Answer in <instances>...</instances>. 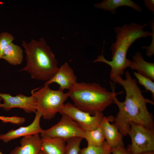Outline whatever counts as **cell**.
I'll use <instances>...</instances> for the list:
<instances>
[{"mask_svg": "<svg viewBox=\"0 0 154 154\" xmlns=\"http://www.w3.org/2000/svg\"><path fill=\"white\" fill-rule=\"evenodd\" d=\"M125 76V79L120 76L115 80V83L123 88L126 95L125 100L121 102L117 99V94L114 95L113 103L119 110L115 117H111L110 121L114 122L123 136L128 135L131 122L154 129L153 116L146 106L148 103L153 105V101L144 97L137 80L131 77L129 71H126Z\"/></svg>", "mask_w": 154, "mask_h": 154, "instance_id": "cell-1", "label": "cell"}, {"mask_svg": "<svg viewBox=\"0 0 154 154\" xmlns=\"http://www.w3.org/2000/svg\"><path fill=\"white\" fill-rule=\"evenodd\" d=\"M149 23L141 25L131 23L115 27L116 40L110 47L112 60H107L102 53L93 61V63L102 62L110 67V78L114 83L117 78L123 74L125 69L129 67L131 60L127 58V54L131 45L139 38L152 36V32L143 30Z\"/></svg>", "mask_w": 154, "mask_h": 154, "instance_id": "cell-2", "label": "cell"}, {"mask_svg": "<svg viewBox=\"0 0 154 154\" xmlns=\"http://www.w3.org/2000/svg\"><path fill=\"white\" fill-rule=\"evenodd\" d=\"M26 64L19 71L28 73L31 78L46 81L52 78L59 68L55 56L43 38L38 40L31 39L27 42L22 40Z\"/></svg>", "mask_w": 154, "mask_h": 154, "instance_id": "cell-3", "label": "cell"}, {"mask_svg": "<svg viewBox=\"0 0 154 154\" xmlns=\"http://www.w3.org/2000/svg\"><path fill=\"white\" fill-rule=\"evenodd\" d=\"M112 92L98 83L76 82L67 92L74 105L80 110L94 115L102 112L113 103L114 84L110 82Z\"/></svg>", "mask_w": 154, "mask_h": 154, "instance_id": "cell-4", "label": "cell"}, {"mask_svg": "<svg viewBox=\"0 0 154 154\" xmlns=\"http://www.w3.org/2000/svg\"><path fill=\"white\" fill-rule=\"evenodd\" d=\"M31 95L35 98L37 111L44 119L50 120L59 112L64 102L68 97L67 93L58 89H51L48 85L31 91Z\"/></svg>", "mask_w": 154, "mask_h": 154, "instance_id": "cell-5", "label": "cell"}, {"mask_svg": "<svg viewBox=\"0 0 154 154\" xmlns=\"http://www.w3.org/2000/svg\"><path fill=\"white\" fill-rule=\"evenodd\" d=\"M128 132L131 144L127 148L131 154L154 151V129L133 122L130 124Z\"/></svg>", "mask_w": 154, "mask_h": 154, "instance_id": "cell-6", "label": "cell"}, {"mask_svg": "<svg viewBox=\"0 0 154 154\" xmlns=\"http://www.w3.org/2000/svg\"><path fill=\"white\" fill-rule=\"evenodd\" d=\"M60 121L40 133L41 138H56L66 141L75 137H84L85 131L68 116L62 114Z\"/></svg>", "mask_w": 154, "mask_h": 154, "instance_id": "cell-7", "label": "cell"}, {"mask_svg": "<svg viewBox=\"0 0 154 154\" xmlns=\"http://www.w3.org/2000/svg\"><path fill=\"white\" fill-rule=\"evenodd\" d=\"M59 113L68 116L77 123L84 131L98 128L104 116L103 112H97L94 115H91L80 110L70 103L64 104Z\"/></svg>", "mask_w": 154, "mask_h": 154, "instance_id": "cell-8", "label": "cell"}, {"mask_svg": "<svg viewBox=\"0 0 154 154\" xmlns=\"http://www.w3.org/2000/svg\"><path fill=\"white\" fill-rule=\"evenodd\" d=\"M0 97L3 102L1 108L5 111L18 108L28 113H35L37 111L36 100L32 95L28 96L20 94L14 96L9 94L1 93Z\"/></svg>", "mask_w": 154, "mask_h": 154, "instance_id": "cell-9", "label": "cell"}, {"mask_svg": "<svg viewBox=\"0 0 154 154\" xmlns=\"http://www.w3.org/2000/svg\"><path fill=\"white\" fill-rule=\"evenodd\" d=\"M35 114L34 119L31 124L16 129H11L5 133L0 134V140L4 143H7L21 137L40 134L43 130L40 125L42 115L38 111Z\"/></svg>", "mask_w": 154, "mask_h": 154, "instance_id": "cell-10", "label": "cell"}, {"mask_svg": "<svg viewBox=\"0 0 154 154\" xmlns=\"http://www.w3.org/2000/svg\"><path fill=\"white\" fill-rule=\"evenodd\" d=\"M77 78L68 63L65 62L60 68L53 77L45 82L44 85H49L53 83L59 85V89L63 91L70 90L77 82Z\"/></svg>", "mask_w": 154, "mask_h": 154, "instance_id": "cell-11", "label": "cell"}, {"mask_svg": "<svg viewBox=\"0 0 154 154\" xmlns=\"http://www.w3.org/2000/svg\"><path fill=\"white\" fill-rule=\"evenodd\" d=\"M41 143L39 134L23 137L20 141L21 145L16 147L10 154H38Z\"/></svg>", "mask_w": 154, "mask_h": 154, "instance_id": "cell-12", "label": "cell"}, {"mask_svg": "<svg viewBox=\"0 0 154 154\" xmlns=\"http://www.w3.org/2000/svg\"><path fill=\"white\" fill-rule=\"evenodd\" d=\"M109 122L104 116L100 125L106 141L111 149L124 145L123 135L114 123L111 124Z\"/></svg>", "mask_w": 154, "mask_h": 154, "instance_id": "cell-13", "label": "cell"}, {"mask_svg": "<svg viewBox=\"0 0 154 154\" xmlns=\"http://www.w3.org/2000/svg\"><path fill=\"white\" fill-rule=\"evenodd\" d=\"M129 67L139 74L154 80V63L146 61L139 52H135L133 56Z\"/></svg>", "mask_w": 154, "mask_h": 154, "instance_id": "cell-14", "label": "cell"}, {"mask_svg": "<svg viewBox=\"0 0 154 154\" xmlns=\"http://www.w3.org/2000/svg\"><path fill=\"white\" fill-rule=\"evenodd\" d=\"M94 6L110 12L113 14L116 13V9L121 6L130 7L138 12H141V7L131 0H104L100 3H96Z\"/></svg>", "mask_w": 154, "mask_h": 154, "instance_id": "cell-15", "label": "cell"}, {"mask_svg": "<svg viewBox=\"0 0 154 154\" xmlns=\"http://www.w3.org/2000/svg\"><path fill=\"white\" fill-rule=\"evenodd\" d=\"M43 154H64L65 141L56 138H41Z\"/></svg>", "mask_w": 154, "mask_h": 154, "instance_id": "cell-16", "label": "cell"}, {"mask_svg": "<svg viewBox=\"0 0 154 154\" xmlns=\"http://www.w3.org/2000/svg\"><path fill=\"white\" fill-rule=\"evenodd\" d=\"M1 58L11 65H20L23 59V51L20 46L11 42L5 48Z\"/></svg>", "mask_w": 154, "mask_h": 154, "instance_id": "cell-17", "label": "cell"}, {"mask_svg": "<svg viewBox=\"0 0 154 154\" xmlns=\"http://www.w3.org/2000/svg\"><path fill=\"white\" fill-rule=\"evenodd\" d=\"M84 138L86 140L88 145L99 146L105 141L103 131L100 125L95 129L85 131Z\"/></svg>", "mask_w": 154, "mask_h": 154, "instance_id": "cell-18", "label": "cell"}, {"mask_svg": "<svg viewBox=\"0 0 154 154\" xmlns=\"http://www.w3.org/2000/svg\"><path fill=\"white\" fill-rule=\"evenodd\" d=\"M80 154H112V149L106 141L101 145H88L80 150Z\"/></svg>", "mask_w": 154, "mask_h": 154, "instance_id": "cell-19", "label": "cell"}, {"mask_svg": "<svg viewBox=\"0 0 154 154\" xmlns=\"http://www.w3.org/2000/svg\"><path fill=\"white\" fill-rule=\"evenodd\" d=\"M83 138L75 137L66 140L64 154H80V145Z\"/></svg>", "mask_w": 154, "mask_h": 154, "instance_id": "cell-20", "label": "cell"}, {"mask_svg": "<svg viewBox=\"0 0 154 154\" xmlns=\"http://www.w3.org/2000/svg\"><path fill=\"white\" fill-rule=\"evenodd\" d=\"M133 75L137 80L139 83L143 86L146 91H150L153 100L154 99V83L149 78L143 76L135 71L133 72Z\"/></svg>", "mask_w": 154, "mask_h": 154, "instance_id": "cell-21", "label": "cell"}, {"mask_svg": "<svg viewBox=\"0 0 154 154\" xmlns=\"http://www.w3.org/2000/svg\"><path fill=\"white\" fill-rule=\"evenodd\" d=\"M14 38L11 34L7 32L0 33V59L5 47L13 42Z\"/></svg>", "mask_w": 154, "mask_h": 154, "instance_id": "cell-22", "label": "cell"}, {"mask_svg": "<svg viewBox=\"0 0 154 154\" xmlns=\"http://www.w3.org/2000/svg\"><path fill=\"white\" fill-rule=\"evenodd\" d=\"M150 27L152 30V35L151 42L149 46H143L142 48L146 50V55L151 57L154 54V21L153 19L150 22Z\"/></svg>", "mask_w": 154, "mask_h": 154, "instance_id": "cell-23", "label": "cell"}, {"mask_svg": "<svg viewBox=\"0 0 154 154\" xmlns=\"http://www.w3.org/2000/svg\"><path fill=\"white\" fill-rule=\"evenodd\" d=\"M112 154H131L124 145H122L112 149Z\"/></svg>", "mask_w": 154, "mask_h": 154, "instance_id": "cell-24", "label": "cell"}, {"mask_svg": "<svg viewBox=\"0 0 154 154\" xmlns=\"http://www.w3.org/2000/svg\"><path fill=\"white\" fill-rule=\"evenodd\" d=\"M143 2L145 6L149 10L151 11L154 14V0H144Z\"/></svg>", "mask_w": 154, "mask_h": 154, "instance_id": "cell-25", "label": "cell"}, {"mask_svg": "<svg viewBox=\"0 0 154 154\" xmlns=\"http://www.w3.org/2000/svg\"><path fill=\"white\" fill-rule=\"evenodd\" d=\"M0 120L4 123H9L14 124L16 122V119L14 116L5 117L0 116Z\"/></svg>", "mask_w": 154, "mask_h": 154, "instance_id": "cell-26", "label": "cell"}, {"mask_svg": "<svg viewBox=\"0 0 154 154\" xmlns=\"http://www.w3.org/2000/svg\"><path fill=\"white\" fill-rule=\"evenodd\" d=\"M139 154H154V151L144 152Z\"/></svg>", "mask_w": 154, "mask_h": 154, "instance_id": "cell-27", "label": "cell"}, {"mask_svg": "<svg viewBox=\"0 0 154 154\" xmlns=\"http://www.w3.org/2000/svg\"><path fill=\"white\" fill-rule=\"evenodd\" d=\"M2 100V98H1V97H0V102ZM1 104L0 103V108H1Z\"/></svg>", "mask_w": 154, "mask_h": 154, "instance_id": "cell-28", "label": "cell"}, {"mask_svg": "<svg viewBox=\"0 0 154 154\" xmlns=\"http://www.w3.org/2000/svg\"><path fill=\"white\" fill-rule=\"evenodd\" d=\"M38 154H43L42 152L41 151H40V152L38 153Z\"/></svg>", "mask_w": 154, "mask_h": 154, "instance_id": "cell-29", "label": "cell"}, {"mask_svg": "<svg viewBox=\"0 0 154 154\" xmlns=\"http://www.w3.org/2000/svg\"><path fill=\"white\" fill-rule=\"evenodd\" d=\"M0 154H3L0 151Z\"/></svg>", "mask_w": 154, "mask_h": 154, "instance_id": "cell-30", "label": "cell"}]
</instances>
